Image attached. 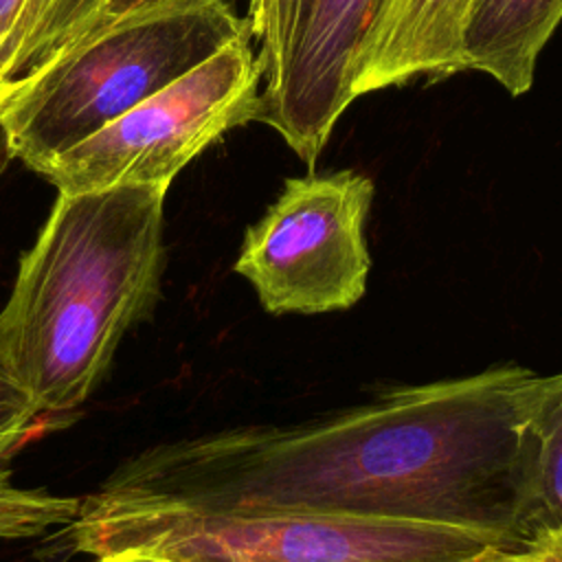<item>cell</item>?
Returning <instances> with one entry per match:
<instances>
[{
  "instance_id": "obj_19",
  "label": "cell",
  "mask_w": 562,
  "mask_h": 562,
  "mask_svg": "<svg viewBox=\"0 0 562 562\" xmlns=\"http://www.w3.org/2000/svg\"><path fill=\"white\" fill-rule=\"evenodd\" d=\"M479 562H522V558H520V553H496V555L479 560Z\"/></svg>"
},
{
  "instance_id": "obj_7",
  "label": "cell",
  "mask_w": 562,
  "mask_h": 562,
  "mask_svg": "<svg viewBox=\"0 0 562 562\" xmlns=\"http://www.w3.org/2000/svg\"><path fill=\"white\" fill-rule=\"evenodd\" d=\"M380 0H321L279 81L261 92V119L312 169L342 112L358 48Z\"/></svg>"
},
{
  "instance_id": "obj_10",
  "label": "cell",
  "mask_w": 562,
  "mask_h": 562,
  "mask_svg": "<svg viewBox=\"0 0 562 562\" xmlns=\"http://www.w3.org/2000/svg\"><path fill=\"white\" fill-rule=\"evenodd\" d=\"M525 538L562 527V373L551 375L527 441Z\"/></svg>"
},
{
  "instance_id": "obj_2",
  "label": "cell",
  "mask_w": 562,
  "mask_h": 562,
  "mask_svg": "<svg viewBox=\"0 0 562 562\" xmlns=\"http://www.w3.org/2000/svg\"><path fill=\"white\" fill-rule=\"evenodd\" d=\"M162 184L59 193L0 310V360L37 415L79 408L123 336L145 321L165 268Z\"/></svg>"
},
{
  "instance_id": "obj_12",
  "label": "cell",
  "mask_w": 562,
  "mask_h": 562,
  "mask_svg": "<svg viewBox=\"0 0 562 562\" xmlns=\"http://www.w3.org/2000/svg\"><path fill=\"white\" fill-rule=\"evenodd\" d=\"M31 428L0 430V540H24L64 527L79 509V498L50 494L44 487H20L9 461Z\"/></svg>"
},
{
  "instance_id": "obj_5",
  "label": "cell",
  "mask_w": 562,
  "mask_h": 562,
  "mask_svg": "<svg viewBox=\"0 0 562 562\" xmlns=\"http://www.w3.org/2000/svg\"><path fill=\"white\" fill-rule=\"evenodd\" d=\"M250 42V35L233 40L160 92L53 158L40 176L57 193H88L121 184L169 187L226 132L261 119L263 75Z\"/></svg>"
},
{
  "instance_id": "obj_3",
  "label": "cell",
  "mask_w": 562,
  "mask_h": 562,
  "mask_svg": "<svg viewBox=\"0 0 562 562\" xmlns=\"http://www.w3.org/2000/svg\"><path fill=\"white\" fill-rule=\"evenodd\" d=\"M250 35L228 0H149L72 42L0 105L7 151L42 171L53 158Z\"/></svg>"
},
{
  "instance_id": "obj_11",
  "label": "cell",
  "mask_w": 562,
  "mask_h": 562,
  "mask_svg": "<svg viewBox=\"0 0 562 562\" xmlns=\"http://www.w3.org/2000/svg\"><path fill=\"white\" fill-rule=\"evenodd\" d=\"M86 0H29L4 68V94L9 97L22 81L40 72L79 35Z\"/></svg>"
},
{
  "instance_id": "obj_4",
  "label": "cell",
  "mask_w": 562,
  "mask_h": 562,
  "mask_svg": "<svg viewBox=\"0 0 562 562\" xmlns=\"http://www.w3.org/2000/svg\"><path fill=\"white\" fill-rule=\"evenodd\" d=\"M68 544L94 558L140 549L180 562H479L522 553L501 536L443 522L342 514H75Z\"/></svg>"
},
{
  "instance_id": "obj_15",
  "label": "cell",
  "mask_w": 562,
  "mask_h": 562,
  "mask_svg": "<svg viewBox=\"0 0 562 562\" xmlns=\"http://www.w3.org/2000/svg\"><path fill=\"white\" fill-rule=\"evenodd\" d=\"M145 2L149 0H86V11H83V22H81V29H79V37L92 33L94 29L143 7ZM75 40V42H77Z\"/></svg>"
},
{
  "instance_id": "obj_16",
  "label": "cell",
  "mask_w": 562,
  "mask_h": 562,
  "mask_svg": "<svg viewBox=\"0 0 562 562\" xmlns=\"http://www.w3.org/2000/svg\"><path fill=\"white\" fill-rule=\"evenodd\" d=\"M29 0H0V105L4 103V68L18 20Z\"/></svg>"
},
{
  "instance_id": "obj_17",
  "label": "cell",
  "mask_w": 562,
  "mask_h": 562,
  "mask_svg": "<svg viewBox=\"0 0 562 562\" xmlns=\"http://www.w3.org/2000/svg\"><path fill=\"white\" fill-rule=\"evenodd\" d=\"M520 558L522 562H562V527L540 531Z\"/></svg>"
},
{
  "instance_id": "obj_13",
  "label": "cell",
  "mask_w": 562,
  "mask_h": 562,
  "mask_svg": "<svg viewBox=\"0 0 562 562\" xmlns=\"http://www.w3.org/2000/svg\"><path fill=\"white\" fill-rule=\"evenodd\" d=\"M318 2L321 0H250L248 2L246 22L250 29V37H255L259 44L257 57L263 75V90H270L279 81Z\"/></svg>"
},
{
  "instance_id": "obj_1",
  "label": "cell",
  "mask_w": 562,
  "mask_h": 562,
  "mask_svg": "<svg viewBox=\"0 0 562 562\" xmlns=\"http://www.w3.org/2000/svg\"><path fill=\"white\" fill-rule=\"evenodd\" d=\"M551 375L516 362L283 426H239L147 448L79 514H342L525 538L527 441Z\"/></svg>"
},
{
  "instance_id": "obj_9",
  "label": "cell",
  "mask_w": 562,
  "mask_h": 562,
  "mask_svg": "<svg viewBox=\"0 0 562 562\" xmlns=\"http://www.w3.org/2000/svg\"><path fill=\"white\" fill-rule=\"evenodd\" d=\"M562 22V0H472L463 29V68L525 94L538 57Z\"/></svg>"
},
{
  "instance_id": "obj_8",
  "label": "cell",
  "mask_w": 562,
  "mask_h": 562,
  "mask_svg": "<svg viewBox=\"0 0 562 562\" xmlns=\"http://www.w3.org/2000/svg\"><path fill=\"white\" fill-rule=\"evenodd\" d=\"M470 7L472 0H380L353 61L351 99L463 72Z\"/></svg>"
},
{
  "instance_id": "obj_14",
  "label": "cell",
  "mask_w": 562,
  "mask_h": 562,
  "mask_svg": "<svg viewBox=\"0 0 562 562\" xmlns=\"http://www.w3.org/2000/svg\"><path fill=\"white\" fill-rule=\"evenodd\" d=\"M40 415L26 391L13 380L0 360V430L2 428H33Z\"/></svg>"
},
{
  "instance_id": "obj_18",
  "label": "cell",
  "mask_w": 562,
  "mask_h": 562,
  "mask_svg": "<svg viewBox=\"0 0 562 562\" xmlns=\"http://www.w3.org/2000/svg\"><path fill=\"white\" fill-rule=\"evenodd\" d=\"M94 562H180V560H171L167 555H158V553L140 551V549H121V551L103 553Z\"/></svg>"
},
{
  "instance_id": "obj_6",
  "label": "cell",
  "mask_w": 562,
  "mask_h": 562,
  "mask_svg": "<svg viewBox=\"0 0 562 562\" xmlns=\"http://www.w3.org/2000/svg\"><path fill=\"white\" fill-rule=\"evenodd\" d=\"M373 193L371 178L351 169L283 182L279 198L246 228L235 261L268 314L338 312L364 296Z\"/></svg>"
}]
</instances>
